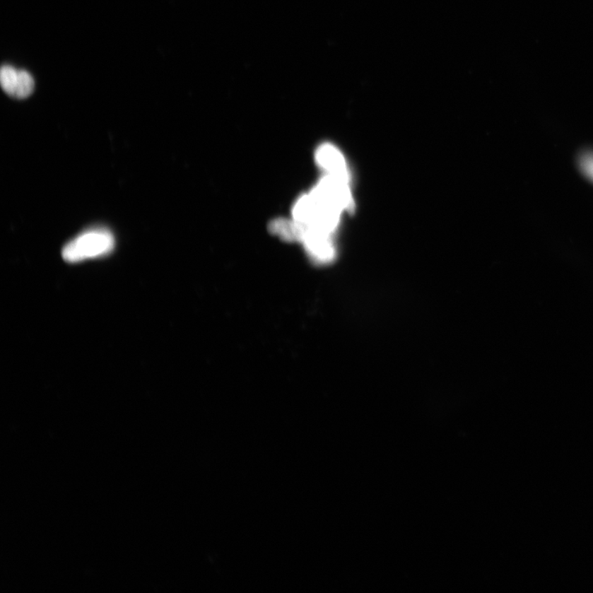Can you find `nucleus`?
Listing matches in <instances>:
<instances>
[{
    "label": "nucleus",
    "mask_w": 593,
    "mask_h": 593,
    "mask_svg": "<svg viewBox=\"0 0 593 593\" xmlns=\"http://www.w3.org/2000/svg\"><path fill=\"white\" fill-rule=\"evenodd\" d=\"M304 249L316 264L331 263L336 256V249L332 235L322 231L306 227L301 241Z\"/></svg>",
    "instance_id": "f03ea898"
},
{
    "label": "nucleus",
    "mask_w": 593,
    "mask_h": 593,
    "mask_svg": "<svg viewBox=\"0 0 593 593\" xmlns=\"http://www.w3.org/2000/svg\"><path fill=\"white\" fill-rule=\"evenodd\" d=\"M580 172L593 183V151L582 153L579 158Z\"/></svg>",
    "instance_id": "423d86ee"
},
{
    "label": "nucleus",
    "mask_w": 593,
    "mask_h": 593,
    "mask_svg": "<svg viewBox=\"0 0 593 593\" xmlns=\"http://www.w3.org/2000/svg\"><path fill=\"white\" fill-rule=\"evenodd\" d=\"M116 241L112 232L106 228H92L83 232L68 242L62 250V257L69 263L102 257L114 250Z\"/></svg>",
    "instance_id": "f257e3e1"
},
{
    "label": "nucleus",
    "mask_w": 593,
    "mask_h": 593,
    "mask_svg": "<svg viewBox=\"0 0 593 593\" xmlns=\"http://www.w3.org/2000/svg\"><path fill=\"white\" fill-rule=\"evenodd\" d=\"M317 165L327 175L350 182V172L345 158L339 149L331 143H324L316 151Z\"/></svg>",
    "instance_id": "20e7f679"
},
{
    "label": "nucleus",
    "mask_w": 593,
    "mask_h": 593,
    "mask_svg": "<svg viewBox=\"0 0 593 593\" xmlns=\"http://www.w3.org/2000/svg\"><path fill=\"white\" fill-rule=\"evenodd\" d=\"M306 227L293 218L288 221L285 218H278L270 224V230L277 237L288 242H301Z\"/></svg>",
    "instance_id": "39448f33"
},
{
    "label": "nucleus",
    "mask_w": 593,
    "mask_h": 593,
    "mask_svg": "<svg viewBox=\"0 0 593 593\" xmlns=\"http://www.w3.org/2000/svg\"><path fill=\"white\" fill-rule=\"evenodd\" d=\"M0 83L8 95L18 99L28 98L33 93V77L26 71H17L10 66H4L0 72Z\"/></svg>",
    "instance_id": "7ed1b4c3"
}]
</instances>
